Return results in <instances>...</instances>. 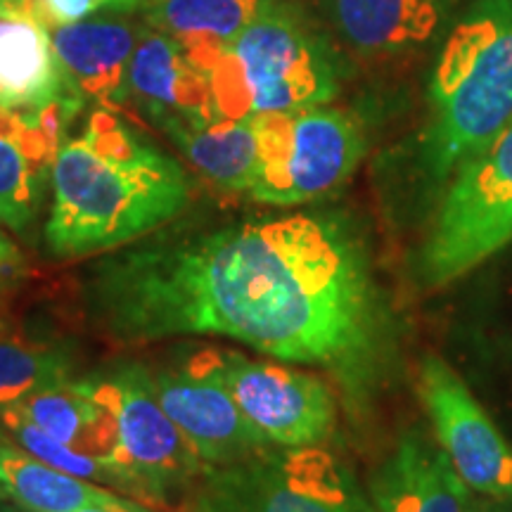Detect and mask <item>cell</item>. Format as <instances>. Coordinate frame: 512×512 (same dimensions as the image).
Segmentation results:
<instances>
[{
  "mask_svg": "<svg viewBox=\"0 0 512 512\" xmlns=\"http://www.w3.org/2000/svg\"><path fill=\"white\" fill-rule=\"evenodd\" d=\"M79 290L121 344L223 337L325 370L351 401L373 396L396 358V320L366 242L335 214L166 226L98 256Z\"/></svg>",
  "mask_w": 512,
  "mask_h": 512,
  "instance_id": "obj_1",
  "label": "cell"
},
{
  "mask_svg": "<svg viewBox=\"0 0 512 512\" xmlns=\"http://www.w3.org/2000/svg\"><path fill=\"white\" fill-rule=\"evenodd\" d=\"M50 190L46 245L62 261L133 245L171 226L192 200L183 164L105 107L64 138Z\"/></svg>",
  "mask_w": 512,
  "mask_h": 512,
  "instance_id": "obj_2",
  "label": "cell"
},
{
  "mask_svg": "<svg viewBox=\"0 0 512 512\" xmlns=\"http://www.w3.org/2000/svg\"><path fill=\"white\" fill-rule=\"evenodd\" d=\"M420 171L444 188L512 121V0H472L444 36L430 79Z\"/></svg>",
  "mask_w": 512,
  "mask_h": 512,
  "instance_id": "obj_3",
  "label": "cell"
},
{
  "mask_svg": "<svg viewBox=\"0 0 512 512\" xmlns=\"http://www.w3.org/2000/svg\"><path fill=\"white\" fill-rule=\"evenodd\" d=\"M185 48L209 74L219 119L330 105L342 91L344 62L335 43L287 0H271L228 46Z\"/></svg>",
  "mask_w": 512,
  "mask_h": 512,
  "instance_id": "obj_4",
  "label": "cell"
},
{
  "mask_svg": "<svg viewBox=\"0 0 512 512\" xmlns=\"http://www.w3.org/2000/svg\"><path fill=\"white\" fill-rule=\"evenodd\" d=\"M512 242V121L453 171L418 252L430 290L456 283Z\"/></svg>",
  "mask_w": 512,
  "mask_h": 512,
  "instance_id": "obj_5",
  "label": "cell"
},
{
  "mask_svg": "<svg viewBox=\"0 0 512 512\" xmlns=\"http://www.w3.org/2000/svg\"><path fill=\"white\" fill-rule=\"evenodd\" d=\"M185 512H377L349 465L318 448H266L207 467Z\"/></svg>",
  "mask_w": 512,
  "mask_h": 512,
  "instance_id": "obj_6",
  "label": "cell"
},
{
  "mask_svg": "<svg viewBox=\"0 0 512 512\" xmlns=\"http://www.w3.org/2000/svg\"><path fill=\"white\" fill-rule=\"evenodd\" d=\"M81 382L105 408L112 427V456L133 479L140 501H185L207 465L166 415L145 363H119L81 377Z\"/></svg>",
  "mask_w": 512,
  "mask_h": 512,
  "instance_id": "obj_7",
  "label": "cell"
},
{
  "mask_svg": "<svg viewBox=\"0 0 512 512\" xmlns=\"http://www.w3.org/2000/svg\"><path fill=\"white\" fill-rule=\"evenodd\" d=\"M259 121V171L247 197L268 207H299L342 188L368 150L361 121L330 105Z\"/></svg>",
  "mask_w": 512,
  "mask_h": 512,
  "instance_id": "obj_8",
  "label": "cell"
},
{
  "mask_svg": "<svg viewBox=\"0 0 512 512\" xmlns=\"http://www.w3.org/2000/svg\"><path fill=\"white\" fill-rule=\"evenodd\" d=\"M150 373L159 403L207 467L230 465L273 448L228 392L219 349H195Z\"/></svg>",
  "mask_w": 512,
  "mask_h": 512,
  "instance_id": "obj_9",
  "label": "cell"
},
{
  "mask_svg": "<svg viewBox=\"0 0 512 512\" xmlns=\"http://www.w3.org/2000/svg\"><path fill=\"white\" fill-rule=\"evenodd\" d=\"M219 370L242 413L273 446L318 448L335 434L337 396L323 377L235 349H219Z\"/></svg>",
  "mask_w": 512,
  "mask_h": 512,
  "instance_id": "obj_10",
  "label": "cell"
},
{
  "mask_svg": "<svg viewBox=\"0 0 512 512\" xmlns=\"http://www.w3.org/2000/svg\"><path fill=\"white\" fill-rule=\"evenodd\" d=\"M418 396L437 444L472 494L512 498V446L441 356L427 354L420 361Z\"/></svg>",
  "mask_w": 512,
  "mask_h": 512,
  "instance_id": "obj_11",
  "label": "cell"
},
{
  "mask_svg": "<svg viewBox=\"0 0 512 512\" xmlns=\"http://www.w3.org/2000/svg\"><path fill=\"white\" fill-rule=\"evenodd\" d=\"M83 102L64 98L46 110L0 107V223L24 233L36 221L53 178L57 150Z\"/></svg>",
  "mask_w": 512,
  "mask_h": 512,
  "instance_id": "obj_12",
  "label": "cell"
},
{
  "mask_svg": "<svg viewBox=\"0 0 512 512\" xmlns=\"http://www.w3.org/2000/svg\"><path fill=\"white\" fill-rule=\"evenodd\" d=\"M128 102L162 133L219 119L209 74L181 41L162 31L138 38L128 67Z\"/></svg>",
  "mask_w": 512,
  "mask_h": 512,
  "instance_id": "obj_13",
  "label": "cell"
},
{
  "mask_svg": "<svg viewBox=\"0 0 512 512\" xmlns=\"http://www.w3.org/2000/svg\"><path fill=\"white\" fill-rule=\"evenodd\" d=\"M465 0H320L344 46L366 57H399L446 36Z\"/></svg>",
  "mask_w": 512,
  "mask_h": 512,
  "instance_id": "obj_14",
  "label": "cell"
},
{
  "mask_svg": "<svg viewBox=\"0 0 512 512\" xmlns=\"http://www.w3.org/2000/svg\"><path fill=\"white\" fill-rule=\"evenodd\" d=\"M377 512H472V491L437 444L420 430L406 432L370 475Z\"/></svg>",
  "mask_w": 512,
  "mask_h": 512,
  "instance_id": "obj_15",
  "label": "cell"
},
{
  "mask_svg": "<svg viewBox=\"0 0 512 512\" xmlns=\"http://www.w3.org/2000/svg\"><path fill=\"white\" fill-rule=\"evenodd\" d=\"M64 81L83 105L121 110L128 102V67L138 34L119 19H81L50 27Z\"/></svg>",
  "mask_w": 512,
  "mask_h": 512,
  "instance_id": "obj_16",
  "label": "cell"
},
{
  "mask_svg": "<svg viewBox=\"0 0 512 512\" xmlns=\"http://www.w3.org/2000/svg\"><path fill=\"white\" fill-rule=\"evenodd\" d=\"M64 98L74 95L57 62L48 24L36 12L0 17V107L46 110Z\"/></svg>",
  "mask_w": 512,
  "mask_h": 512,
  "instance_id": "obj_17",
  "label": "cell"
},
{
  "mask_svg": "<svg viewBox=\"0 0 512 512\" xmlns=\"http://www.w3.org/2000/svg\"><path fill=\"white\" fill-rule=\"evenodd\" d=\"M197 174L216 188L249 195L259 171V121L216 119L200 126H176L166 131Z\"/></svg>",
  "mask_w": 512,
  "mask_h": 512,
  "instance_id": "obj_18",
  "label": "cell"
},
{
  "mask_svg": "<svg viewBox=\"0 0 512 512\" xmlns=\"http://www.w3.org/2000/svg\"><path fill=\"white\" fill-rule=\"evenodd\" d=\"M0 486L24 512H79L117 501L119 491L67 475L0 437Z\"/></svg>",
  "mask_w": 512,
  "mask_h": 512,
  "instance_id": "obj_19",
  "label": "cell"
},
{
  "mask_svg": "<svg viewBox=\"0 0 512 512\" xmlns=\"http://www.w3.org/2000/svg\"><path fill=\"white\" fill-rule=\"evenodd\" d=\"M17 408L62 444L112 460L117 465L112 456L110 420H107L105 408L83 387L81 377L41 389L17 403Z\"/></svg>",
  "mask_w": 512,
  "mask_h": 512,
  "instance_id": "obj_20",
  "label": "cell"
},
{
  "mask_svg": "<svg viewBox=\"0 0 512 512\" xmlns=\"http://www.w3.org/2000/svg\"><path fill=\"white\" fill-rule=\"evenodd\" d=\"M271 0H147V22L185 46H228Z\"/></svg>",
  "mask_w": 512,
  "mask_h": 512,
  "instance_id": "obj_21",
  "label": "cell"
},
{
  "mask_svg": "<svg viewBox=\"0 0 512 512\" xmlns=\"http://www.w3.org/2000/svg\"><path fill=\"white\" fill-rule=\"evenodd\" d=\"M0 437L12 441L22 451H27L29 456L67 472V475L88 479V482L107 486V489L140 501L136 484L119 465H114L112 460L76 451V448L62 444V441L50 437L46 430H41L36 422H31L17 406L0 408Z\"/></svg>",
  "mask_w": 512,
  "mask_h": 512,
  "instance_id": "obj_22",
  "label": "cell"
},
{
  "mask_svg": "<svg viewBox=\"0 0 512 512\" xmlns=\"http://www.w3.org/2000/svg\"><path fill=\"white\" fill-rule=\"evenodd\" d=\"M72 377L74 361L67 349L0 337V408L17 406L27 396Z\"/></svg>",
  "mask_w": 512,
  "mask_h": 512,
  "instance_id": "obj_23",
  "label": "cell"
},
{
  "mask_svg": "<svg viewBox=\"0 0 512 512\" xmlns=\"http://www.w3.org/2000/svg\"><path fill=\"white\" fill-rule=\"evenodd\" d=\"M22 264H0V337H17L15 294L24 278Z\"/></svg>",
  "mask_w": 512,
  "mask_h": 512,
  "instance_id": "obj_24",
  "label": "cell"
},
{
  "mask_svg": "<svg viewBox=\"0 0 512 512\" xmlns=\"http://www.w3.org/2000/svg\"><path fill=\"white\" fill-rule=\"evenodd\" d=\"M79 512H157L150 503L136 501L131 496H119L117 501L112 503H100V505H91V508H83Z\"/></svg>",
  "mask_w": 512,
  "mask_h": 512,
  "instance_id": "obj_25",
  "label": "cell"
},
{
  "mask_svg": "<svg viewBox=\"0 0 512 512\" xmlns=\"http://www.w3.org/2000/svg\"><path fill=\"white\" fill-rule=\"evenodd\" d=\"M472 512H512V498H472Z\"/></svg>",
  "mask_w": 512,
  "mask_h": 512,
  "instance_id": "obj_26",
  "label": "cell"
},
{
  "mask_svg": "<svg viewBox=\"0 0 512 512\" xmlns=\"http://www.w3.org/2000/svg\"><path fill=\"white\" fill-rule=\"evenodd\" d=\"M88 3H91L93 12H100V10L128 12V10L140 8V5H145L147 0H88Z\"/></svg>",
  "mask_w": 512,
  "mask_h": 512,
  "instance_id": "obj_27",
  "label": "cell"
},
{
  "mask_svg": "<svg viewBox=\"0 0 512 512\" xmlns=\"http://www.w3.org/2000/svg\"><path fill=\"white\" fill-rule=\"evenodd\" d=\"M19 261H24L22 254H19V249L12 245L8 235L0 233V264H19Z\"/></svg>",
  "mask_w": 512,
  "mask_h": 512,
  "instance_id": "obj_28",
  "label": "cell"
},
{
  "mask_svg": "<svg viewBox=\"0 0 512 512\" xmlns=\"http://www.w3.org/2000/svg\"><path fill=\"white\" fill-rule=\"evenodd\" d=\"M24 12H34L31 0H0V17H15Z\"/></svg>",
  "mask_w": 512,
  "mask_h": 512,
  "instance_id": "obj_29",
  "label": "cell"
},
{
  "mask_svg": "<svg viewBox=\"0 0 512 512\" xmlns=\"http://www.w3.org/2000/svg\"><path fill=\"white\" fill-rule=\"evenodd\" d=\"M3 498H5V491H3V486H0V510H3Z\"/></svg>",
  "mask_w": 512,
  "mask_h": 512,
  "instance_id": "obj_30",
  "label": "cell"
},
{
  "mask_svg": "<svg viewBox=\"0 0 512 512\" xmlns=\"http://www.w3.org/2000/svg\"><path fill=\"white\" fill-rule=\"evenodd\" d=\"M0 512H3V510H0Z\"/></svg>",
  "mask_w": 512,
  "mask_h": 512,
  "instance_id": "obj_31",
  "label": "cell"
}]
</instances>
